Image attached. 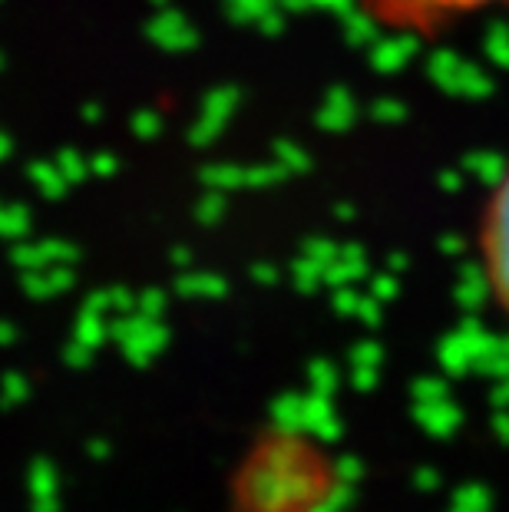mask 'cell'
<instances>
[{
    "label": "cell",
    "mask_w": 509,
    "mask_h": 512,
    "mask_svg": "<svg viewBox=\"0 0 509 512\" xmlns=\"http://www.w3.org/2000/svg\"><path fill=\"white\" fill-rule=\"evenodd\" d=\"M357 7L387 34L437 40L476 17L509 7V0H357Z\"/></svg>",
    "instance_id": "cell-1"
},
{
    "label": "cell",
    "mask_w": 509,
    "mask_h": 512,
    "mask_svg": "<svg viewBox=\"0 0 509 512\" xmlns=\"http://www.w3.org/2000/svg\"><path fill=\"white\" fill-rule=\"evenodd\" d=\"M476 261L493 308L509 321V166L483 199L476 222Z\"/></svg>",
    "instance_id": "cell-2"
}]
</instances>
